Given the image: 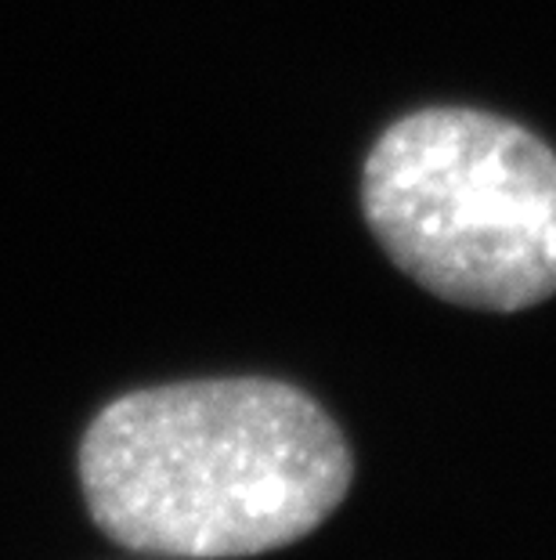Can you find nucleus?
Segmentation results:
<instances>
[{
    "label": "nucleus",
    "instance_id": "obj_1",
    "mask_svg": "<svg viewBox=\"0 0 556 560\" xmlns=\"http://www.w3.org/2000/svg\"><path fill=\"white\" fill-rule=\"evenodd\" d=\"M94 524L138 553L224 560L315 532L351 488L340 427L279 380H192L109 401L80 445Z\"/></svg>",
    "mask_w": 556,
    "mask_h": 560
},
{
    "label": "nucleus",
    "instance_id": "obj_2",
    "mask_svg": "<svg viewBox=\"0 0 556 560\" xmlns=\"http://www.w3.org/2000/svg\"><path fill=\"white\" fill-rule=\"evenodd\" d=\"M362 210L387 257L441 301L520 312L556 293V152L481 109H419L362 166Z\"/></svg>",
    "mask_w": 556,
    "mask_h": 560
}]
</instances>
